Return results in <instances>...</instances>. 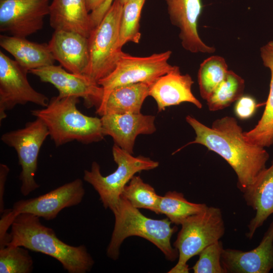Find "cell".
<instances>
[{"label":"cell","mask_w":273,"mask_h":273,"mask_svg":"<svg viewBox=\"0 0 273 273\" xmlns=\"http://www.w3.org/2000/svg\"><path fill=\"white\" fill-rule=\"evenodd\" d=\"M194 130L195 140L187 145H202L223 158L237 176V187L244 193L264 170L269 159L265 148L249 144L236 119L224 116L213 121L210 127L191 115L186 117Z\"/></svg>","instance_id":"obj_1"},{"label":"cell","mask_w":273,"mask_h":273,"mask_svg":"<svg viewBox=\"0 0 273 273\" xmlns=\"http://www.w3.org/2000/svg\"><path fill=\"white\" fill-rule=\"evenodd\" d=\"M7 245L21 246L51 256L69 273H86L94 264L85 246H73L62 241L52 229L41 223L40 217L29 213L16 215Z\"/></svg>","instance_id":"obj_2"},{"label":"cell","mask_w":273,"mask_h":273,"mask_svg":"<svg viewBox=\"0 0 273 273\" xmlns=\"http://www.w3.org/2000/svg\"><path fill=\"white\" fill-rule=\"evenodd\" d=\"M79 99L53 97L47 106L30 112L45 124L56 147L72 141L89 144L101 141L105 136L101 117L82 113L77 107Z\"/></svg>","instance_id":"obj_3"},{"label":"cell","mask_w":273,"mask_h":273,"mask_svg":"<svg viewBox=\"0 0 273 273\" xmlns=\"http://www.w3.org/2000/svg\"><path fill=\"white\" fill-rule=\"evenodd\" d=\"M112 212L115 224L107 249V255L109 258L118 259L123 241L133 236L141 237L154 244L169 260L174 261L178 257V251L172 247L170 243L171 236L177 228L171 226V222L168 218H148L121 195Z\"/></svg>","instance_id":"obj_4"},{"label":"cell","mask_w":273,"mask_h":273,"mask_svg":"<svg viewBox=\"0 0 273 273\" xmlns=\"http://www.w3.org/2000/svg\"><path fill=\"white\" fill-rule=\"evenodd\" d=\"M173 244L178 252L177 263L169 273H188L187 262L224 235L225 226L220 208L207 206L201 212L187 218Z\"/></svg>","instance_id":"obj_5"},{"label":"cell","mask_w":273,"mask_h":273,"mask_svg":"<svg viewBox=\"0 0 273 273\" xmlns=\"http://www.w3.org/2000/svg\"><path fill=\"white\" fill-rule=\"evenodd\" d=\"M112 152L117 165L115 171L103 176L100 165L94 161L90 169L84 171L83 179L97 192L104 207L112 211L119 202L124 187L132 177L138 172L156 168L159 163L143 156L134 157L115 144Z\"/></svg>","instance_id":"obj_6"},{"label":"cell","mask_w":273,"mask_h":273,"mask_svg":"<svg viewBox=\"0 0 273 273\" xmlns=\"http://www.w3.org/2000/svg\"><path fill=\"white\" fill-rule=\"evenodd\" d=\"M122 8L118 0H114L88 37L89 62L84 75L97 83L114 70L124 53L119 47Z\"/></svg>","instance_id":"obj_7"},{"label":"cell","mask_w":273,"mask_h":273,"mask_svg":"<svg viewBox=\"0 0 273 273\" xmlns=\"http://www.w3.org/2000/svg\"><path fill=\"white\" fill-rule=\"evenodd\" d=\"M49 135L48 129L39 118L27 122L23 128L3 133L1 141L16 150L21 167L20 191L24 196L39 187L35 177L40 148Z\"/></svg>","instance_id":"obj_8"},{"label":"cell","mask_w":273,"mask_h":273,"mask_svg":"<svg viewBox=\"0 0 273 273\" xmlns=\"http://www.w3.org/2000/svg\"><path fill=\"white\" fill-rule=\"evenodd\" d=\"M171 54V51L167 50L148 56L137 57L124 52L114 70L98 82L104 89L102 102L116 87L141 82L151 85L174 68L175 66L168 62Z\"/></svg>","instance_id":"obj_9"},{"label":"cell","mask_w":273,"mask_h":273,"mask_svg":"<svg viewBox=\"0 0 273 273\" xmlns=\"http://www.w3.org/2000/svg\"><path fill=\"white\" fill-rule=\"evenodd\" d=\"M28 72L15 60L0 51V121L6 118V111L17 105L32 103L42 107L48 105L45 95L30 84Z\"/></svg>","instance_id":"obj_10"},{"label":"cell","mask_w":273,"mask_h":273,"mask_svg":"<svg viewBox=\"0 0 273 273\" xmlns=\"http://www.w3.org/2000/svg\"><path fill=\"white\" fill-rule=\"evenodd\" d=\"M50 0H0V31L25 37L41 30Z\"/></svg>","instance_id":"obj_11"},{"label":"cell","mask_w":273,"mask_h":273,"mask_svg":"<svg viewBox=\"0 0 273 273\" xmlns=\"http://www.w3.org/2000/svg\"><path fill=\"white\" fill-rule=\"evenodd\" d=\"M44 82L53 85L61 97H75L83 99L89 108L100 107L103 99L104 89L98 83L84 74L67 71L60 65H50L29 72Z\"/></svg>","instance_id":"obj_12"},{"label":"cell","mask_w":273,"mask_h":273,"mask_svg":"<svg viewBox=\"0 0 273 273\" xmlns=\"http://www.w3.org/2000/svg\"><path fill=\"white\" fill-rule=\"evenodd\" d=\"M84 194L82 180L76 178L37 197L19 200L12 209L16 215L29 213L51 220L63 209L80 203Z\"/></svg>","instance_id":"obj_13"},{"label":"cell","mask_w":273,"mask_h":273,"mask_svg":"<svg viewBox=\"0 0 273 273\" xmlns=\"http://www.w3.org/2000/svg\"><path fill=\"white\" fill-rule=\"evenodd\" d=\"M165 1L170 22L179 30L183 48L192 53H214V47L205 43L198 33V20L203 7L201 0Z\"/></svg>","instance_id":"obj_14"},{"label":"cell","mask_w":273,"mask_h":273,"mask_svg":"<svg viewBox=\"0 0 273 273\" xmlns=\"http://www.w3.org/2000/svg\"><path fill=\"white\" fill-rule=\"evenodd\" d=\"M221 263L225 273H268L273 269V221L259 245L244 251L223 249Z\"/></svg>","instance_id":"obj_15"},{"label":"cell","mask_w":273,"mask_h":273,"mask_svg":"<svg viewBox=\"0 0 273 273\" xmlns=\"http://www.w3.org/2000/svg\"><path fill=\"white\" fill-rule=\"evenodd\" d=\"M101 119L105 136L112 137L115 145L132 154L139 135L151 134L156 130L154 115L141 113L107 114Z\"/></svg>","instance_id":"obj_16"},{"label":"cell","mask_w":273,"mask_h":273,"mask_svg":"<svg viewBox=\"0 0 273 273\" xmlns=\"http://www.w3.org/2000/svg\"><path fill=\"white\" fill-rule=\"evenodd\" d=\"M193 83L194 81L189 74H181L179 67L175 66L173 69L150 85L149 96L156 102L159 112L164 111L167 107L184 102L190 103L201 109V103L192 92Z\"/></svg>","instance_id":"obj_17"},{"label":"cell","mask_w":273,"mask_h":273,"mask_svg":"<svg viewBox=\"0 0 273 273\" xmlns=\"http://www.w3.org/2000/svg\"><path fill=\"white\" fill-rule=\"evenodd\" d=\"M48 44L56 61L65 69L85 74L89 62L88 37L74 32L57 30Z\"/></svg>","instance_id":"obj_18"},{"label":"cell","mask_w":273,"mask_h":273,"mask_svg":"<svg viewBox=\"0 0 273 273\" xmlns=\"http://www.w3.org/2000/svg\"><path fill=\"white\" fill-rule=\"evenodd\" d=\"M243 193L246 204L256 211L248 225L246 237L251 239L256 231L273 214V160Z\"/></svg>","instance_id":"obj_19"},{"label":"cell","mask_w":273,"mask_h":273,"mask_svg":"<svg viewBox=\"0 0 273 273\" xmlns=\"http://www.w3.org/2000/svg\"><path fill=\"white\" fill-rule=\"evenodd\" d=\"M49 16L55 31H72L88 37L94 29L84 0H53Z\"/></svg>","instance_id":"obj_20"},{"label":"cell","mask_w":273,"mask_h":273,"mask_svg":"<svg viewBox=\"0 0 273 273\" xmlns=\"http://www.w3.org/2000/svg\"><path fill=\"white\" fill-rule=\"evenodd\" d=\"M0 46L11 54L18 64L28 72L54 65L56 61L48 43H39L25 37L1 34Z\"/></svg>","instance_id":"obj_21"},{"label":"cell","mask_w":273,"mask_h":273,"mask_svg":"<svg viewBox=\"0 0 273 273\" xmlns=\"http://www.w3.org/2000/svg\"><path fill=\"white\" fill-rule=\"evenodd\" d=\"M150 85L136 83L112 89L96 113L100 116L107 114L141 113L142 105L149 96Z\"/></svg>","instance_id":"obj_22"},{"label":"cell","mask_w":273,"mask_h":273,"mask_svg":"<svg viewBox=\"0 0 273 273\" xmlns=\"http://www.w3.org/2000/svg\"><path fill=\"white\" fill-rule=\"evenodd\" d=\"M260 56L270 72L269 94L261 118L253 129L243 134L249 144L265 148L273 145V40L260 48Z\"/></svg>","instance_id":"obj_23"},{"label":"cell","mask_w":273,"mask_h":273,"mask_svg":"<svg viewBox=\"0 0 273 273\" xmlns=\"http://www.w3.org/2000/svg\"><path fill=\"white\" fill-rule=\"evenodd\" d=\"M207 205L188 201L181 193L168 191L161 196L158 213L165 214L171 223L179 225L188 217L197 214Z\"/></svg>","instance_id":"obj_24"},{"label":"cell","mask_w":273,"mask_h":273,"mask_svg":"<svg viewBox=\"0 0 273 273\" xmlns=\"http://www.w3.org/2000/svg\"><path fill=\"white\" fill-rule=\"evenodd\" d=\"M224 59L219 56H211L200 64L198 72L200 94L207 101L224 79L228 71Z\"/></svg>","instance_id":"obj_25"},{"label":"cell","mask_w":273,"mask_h":273,"mask_svg":"<svg viewBox=\"0 0 273 273\" xmlns=\"http://www.w3.org/2000/svg\"><path fill=\"white\" fill-rule=\"evenodd\" d=\"M245 81L232 70H228L223 81L206 101L211 111L223 109L236 102L243 95Z\"/></svg>","instance_id":"obj_26"},{"label":"cell","mask_w":273,"mask_h":273,"mask_svg":"<svg viewBox=\"0 0 273 273\" xmlns=\"http://www.w3.org/2000/svg\"><path fill=\"white\" fill-rule=\"evenodd\" d=\"M130 204L138 209L144 208L159 214L161 196L140 176L134 175L124 187L121 195Z\"/></svg>","instance_id":"obj_27"},{"label":"cell","mask_w":273,"mask_h":273,"mask_svg":"<svg viewBox=\"0 0 273 273\" xmlns=\"http://www.w3.org/2000/svg\"><path fill=\"white\" fill-rule=\"evenodd\" d=\"M146 0H131L123 5L119 26V47L126 43H139L141 38L140 19Z\"/></svg>","instance_id":"obj_28"},{"label":"cell","mask_w":273,"mask_h":273,"mask_svg":"<svg viewBox=\"0 0 273 273\" xmlns=\"http://www.w3.org/2000/svg\"><path fill=\"white\" fill-rule=\"evenodd\" d=\"M26 248L7 245L0 248V273H30L33 261Z\"/></svg>","instance_id":"obj_29"},{"label":"cell","mask_w":273,"mask_h":273,"mask_svg":"<svg viewBox=\"0 0 273 273\" xmlns=\"http://www.w3.org/2000/svg\"><path fill=\"white\" fill-rule=\"evenodd\" d=\"M222 243L217 241L205 247L198 254L199 259L192 267L194 273H225L221 263Z\"/></svg>","instance_id":"obj_30"},{"label":"cell","mask_w":273,"mask_h":273,"mask_svg":"<svg viewBox=\"0 0 273 273\" xmlns=\"http://www.w3.org/2000/svg\"><path fill=\"white\" fill-rule=\"evenodd\" d=\"M257 107L256 102L252 97L243 95L236 102L235 113L241 119H247L254 114Z\"/></svg>","instance_id":"obj_31"},{"label":"cell","mask_w":273,"mask_h":273,"mask_svg":"<svg viewBox=\"0 0 273 273\" xmlns=\"http://www.w3.org/2000/svg\"><path fill=\"white\" fill-rule=\"evenodd\" d=\"M0 220V248L7 246L10 242V233L7 231L16 216L12 209H6L1 213Z\"/></svg>","instance_id":"obj_32"},{"label":"cell","mask_w":273,"mask_h":273,"mask_svg":"<svg viewBox=\"0 0 273 273\" xmlns=\"http://www.w3.org/2000/svg\"><path fill=\"white\" fill-rule=\"evenodd\" d=\"M10 171L9 167L5 164H0V212L4 210V195L5 185Z\"/></svg>","instance_id":"obj_33"},{"label":"cell","mask_w":273,"mask_h":273,"mask_svg":"<svg viewBox=\"0 0 273 273\" xmlns=\"http://www.w3.org/2000/svg\"><path fill=\"white\" fill-rule=\"evenodd\" d=\"M114 0H106L104 4L98 10L90 13L93 28L97 26L110 7Z\"/></svg>","instance_id":"obj_34"},{"label":"cell","mask_w":273,"mask_h":273,"mask_svg":"<svg viewBox=\"0 0 273 273\" xmlns=\"http://www.w3.org/2000/svg\"><path fill=\"white\" fill-rule=\"evenodd\" d=\"M106 0H84L88 12H93L100 8Z\"/></svg>","instance_id":"obj_35"},{"label":"cell","mask_w":273,"mask_h":273,"mask_svg":"<svg viewBox=\"0 0 273 273\" xmlns=\"http://www.w3.org/2000/svg\"><path fill=\"white\" fill-rule=\"evenodd\" d=\"M122 5L131 0H118Z\"/></svg>","instance_id":"obj_36"}]
</instances>
